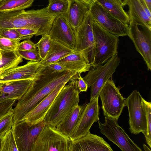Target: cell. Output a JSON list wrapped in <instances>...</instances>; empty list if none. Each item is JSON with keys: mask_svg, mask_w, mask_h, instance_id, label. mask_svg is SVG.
Returning a JSON list of instances; mask_svg holds the SVG:
<instances>
[{"mask_svg": "<svg viewBox=\"0 0 151 151\" xmlns=\"http://www.w3.org/2000/svg\"><path fill=\"white\" fill-rule=\"evenodd\" d=\"M77 72L67 70L36 78L31 86L13 109V124L23 121L24 116L58 86L68 83Z\"/></svg>", "mask_w": 151, "mask_h": 151, "instance_id": "1", "label": "cell"}, {"mask_svg": "<svg viewBox=\"0 0 151 151\" xmlns=\"http://www.w3.org/2000/svg\"><path fill=\"white\" fill-rule=\"evenodd\" d=\"M56 17L49 14L46 7L37 10L0 12V31L9 29L22 28L37 31V36L49 35Z\"/></svg>", "mask_w": 151, "mask_h": 151, "instance_id": "2", "label": "cell"}, {"mask_svg": "<svg viewBox=\"0 0 151 151\" xmlns=\"http://www.w3.org/2000/svg\"><path fill=\"white\" fill-rule=\"evenodd\" d=\"M77 73L70 78L68 83L63 87L55 98L44 119L46 123L56 127L79 105L80 92L77 86Z\"/></svg>", "mask_w": 151, "mask_h": 151, "instance_id": "3", "label": "cell"}, {"mask_svg": "<svg viewBox=\"0 0 151 151\" xmlns=\"http://www.w3.org/2000/svg\"><path fill=\"white\" fill-rule=\"evenodd\" d=\"M93 27L96 45L94 61L91 66L93 67L103 65L118 53L119 39L103 28L93 18Z\"/></svg>", "mask_w": 151, "mask_h": 151, "instance_id": "4", "label": "cell"}, {"mask_svg": "<svg viewBox=\"0 0 151 151\" xmlns=\"http://www.w3.org/2000/svg\"><path fill=\"white\" fill-rule=\"evenodd\" d=\"M71 141L56 127L46 123L35 141L31 151H69Z\"/></svg>", "mask_w": 151, "mask_h": 151, "instance_id": "5", "label": "cell"}, {"mask_svg": "<svg viewBox=\"0 0 151 151\" xmlns=\"http://www.w3.org/2000/svg\"><path fill=\"white\" fill-rule=\"evenodd\" d=\"M120 59L116 54L104 64L93 67L83 78L91 87L90 101L98 96L106 81L111 77L119 65Z\"/></svg>", "mask_w": 151, "mask_h": 151, "instance_id": "6", "label": "cell"}, {"mask_svg": "<svg viewBox=\"0 0 151 151\" xmlns=\"http://www.w3.org/2000/svg\"><path fill=\"white\" fill-rule=\"evenodd\" d=\"M119 89L111 78L106 81L101 91L99 96L105 117L118 120L126 106V99L122 95Z\"/></svg>", "mask_w": 151, "mask_h": 151, "instance_id": "7", "label": "cell"}, {"mask_svg": "<svg viewBox=\"0 0 151 151\" xmlns=\"http://www.w3.org/2000/svg\"><path fill=\"white\" fill-rule=\"evenodd\" d=\"M74 32L75 37L74 51H83L91 66L94 59L96 45L93 17L89 10L81 24Z\"/></svg>", "mask_w": 151, "mask_h": 151, "instance_id": "8", "label": "cell"}, {"mask_svg": "<svg viewBox=\"0 0 151 151\" xmlns=\"http://www.w3.org/2000/svg\"><path fill=\"white\" fill-rule=\"evenodd\" d=\"M88 7L93 18L104 29L118 37L129 36V25L111 14L96 0H93Z\"/></svg>", "mask_w": 151, "mask_h": 151, "instance_id": "9", "label": "cell"}, {"mask_svg": "<svg viewBox=\"0 0 151 151\" xmlns=\"http://www.w3.org/2000/svg\"><path fill=\"white\" fill-rule=\"evenodd\" d=\"M105 117L104 123L98 121L101 133L116 145L122 151H142L119 125L116 119Z\"/></svg>", "mask_w": 151, "mask_h": 151, "instance_id": "10", "label": "cell"}, {"mask_svg": "<svg viewBox=\"0 0 151 151\" xmlns=\"http://www.w3.org/2000/svg\"><path fill=\"white\" fill-rule=\"evenodd\" d=\"M142 97L139 92L134 90L126 99V106L128 109L129 130L132 134H144L147 129L146 112L142 102Z\"/></svg>", "mask_w": 151, "mask_h": 151, "instance_id": "11", "label": "cell"}, {"mask_svg": "<svg viewBox=\"0 0 151 151\" xmlns=\"http://www.w3.org/2000/svg\"><path fill=\"white\" fill-rule=\"evenodd\" d=\"M129 25V37L137 51L142 56L148 70H151V30L139 25L133 20Z\"/></svg>", "mask_w": 151, "mask_h": 151, "instance_id": "12", "label": "cell"}, {"mask_svg": "<svg viewBox=\"0 0 151 151\" xmlns=\"http://www.w3.org/2000/svg\"><path fill=\"white\" fill-rule=\"evenodd\" d=\"M46 123L44 120L35 125H29L22 121L12 127L18 151H31L33 145Z\"/></svg>", "mask_w": 151, "mask_h": 151, "instance_id": "13", "label": "cell"}, {"mask_svg": "<svg viewBox=\"0 0 151 151\" xmlns=\"http://www.w3.org/2000/svg\"><path fill=\"white\" fill-rule=\"evenodd\" d=\"M98 96L86 104L80 118L70 138L71 141L79 139L90 132V129L95 122L99 120L100 106Z\"/></svg>", "mask_w": 151, "mask_h": 151, "instance_id": "14", "label": "cell"}, {"mask_svg": "<svg viewBox=\"0 0 151 151\" xmlns=\"http://www.w3.org/2000/svg\"><path fill=\"white\" fill-rule=\"evenodd\" d=\"M49 35L51 40L74 50L75 37L74 32L63 16L55 17Z\"/></svg>", "mask_w": 151, "mask_h": 151, "instance_id": "15", "label": "cell"}, {"mask_svg": "<svg viewBox=\"0 0 151 151\" xmlns=\"http://www.w3.org/2000/svg\"><path fill=\"white\" fill-rule=\"evenodd\" d=\"M67 83V82H63L58 86L29 112L24 116L23 121H25L29 125L32 126L37 124L44 120L55 98Z\"/></svg>", "mask_w": 151, "mask_h": 151, "instance_id": "16", "label": "cell"}, {"mask_svg": "<svg viewBox=\"0 0 151 151\" xmlns=\"http://www.w3.org/2000/svg\"><path fill=\"white\" fill-rule=\"evenodd\" d=\"M69 151H113L110 145L103 138L96 134H87L71 141Z\"/></svg>", "mask_w": 151, "mask_h": 151, "instance_id": "17", "label": "cell"}, {"mask_svg": "<svg viewBox=\"0 0 151 151\" xmlns=\"http://www.w3.org/2000/svg\"><path fill=\"white\" fill-rule=\"evenodd\" d=\"M34 80L23 79L0 84V102L15 99L18 100L31 86Z\"/></svg>", "mask_w": 151, "mask_h": 151, "instance_id": "18", "label": "cell"}, {"mask_svg": "<svg viewBox=\"0 0 151 151\" xmlns=\"http://www.w3.org/2000/svg\"><path fill=\"white\" fill-rule=\"evenodd\" d=\"M41 64L39 61H29L26 64L18 66L0 77V84L17 80L34 79L36 73Z\"/></svg>", "mask_w": 151, "mask_h": 151, "instance_id": "19", "label": "cell"}, {"mask_svg": "<svg viewBox=\"0 0 151 151\" xmlns=\"http://www.w3.org/2000/svg\"><path fill=\"white\" fill-rule=\"evenodd\" d=\"M68 8L63 16L73 31L81 24L89 11L88 5L80 0H68Z\"/></svg>", "mask_w": 151, "mask_h": 151, "instance_id": "20", "label": "cell"}, {"mask_svg": "<svg viewBox=\"0 0 151 151\" xmlns=\"http://www.w3.org/2000/svg\"><path fill=\"white\" fill-rule=\"evenodd\" d=\"M70 71L82 73L88 71L91 67L83 52L74 51L56 62Z\"/></svg>", "mask_w": 151, "mask_h": 151, "instance_id": "21", "label": "cell"}, {"mask_svg": "<svg viewBox=\"0 0 151 151\" xmlns=\"http://www.w3.org/2000/svg\"><path fill=\"white\" fill-rule=\"evenodd\" d=\"M127 13L130 20L151 30V18L148 15L139 0H128Z\"/></svg>", "mask_w": 151, "mask_h": 151, "instance_id": "22", "label": "cell"}, {"mask_svg": "<svg viewBox=\"0 0 151 151\" xmlns=\"http://www.w3.org/2000/svg\"><path fill=\"white\" fill-rule=\"evenodd\" d=\"M86 104L76 107L56 127L63 134L70 138Z\"/></svg>", "mask_w": 151, "mask_h": 151, "instance_id": "23", "label": "cell"}, {"mask_svg": "<svg viewBox=\"0 0 151 151\" xmlns=\"http://www.w3.org/2000/svg\"><path fill=\"white\" fill-rule=\"evenodd\" d=\"M74 51L59 42L51 40L49 50L45 58L41 60L40 66H45L55 63Z\"/></svg>", "mask_w": 151, "mask_h": 151, "instance_id": "24", "label": "cell"}, {"mask_svg": "<svg viewBox=\"0 0 151 151\" xmlns=\"http://www.w3.org/2000/svg\"><path fill=\"white\" fill-rule=\"evenodd\" d=\"M106 10L115 17L128 24L130 19L118 0H95Z\"/></svg>", "mask_w": 151, "mask_h": 151, "instance_id": "25", "label": "cell"}, {"mask_svg": "<svg viewBox=\"0 0 151 151\" xmlns=\"http://www.w3.org/2000/svg\"><path fill=\"white\" fill-rule=\"evenodd\" d=\"M35 0H0V12L24 10L32 5Z\"/></svg>", "mask_w": 151, "mask_h": 151, "instance_id": "26", "label": "cell"}, {"mask_svg": "<svg viewBox=\"0 0 151 151\" xmlns=\"http://www.w3.org/2000/svg\"><path fill=\"white\" fill-rule=\"evenodd\" d=\"M0 70L14 65H19L23 62L22 58L18 55L16 50L1 52Z\"/></svg>", "mask_w": 151, "mask_h": 151, "instance_id": "27", "label": "cell"}, {"mask_svg": "<svg viewBox=\"0 0 151 151\" xmlns=\"http://www.w3.org/2000/svg\"><path fill=\"white\" fill-rule=\"evenodd\" d=\"M46 7L48 13L55 16H63L66 13L68 6V0H48Z\"/></svg>", "mask_w": 151, "mask_h": 151, "instance_id": "28", "label": "cell"}, {"mask_svg": "<svg viewBox=\"0 0 151 151\" xmlns=\"http://www.w3.org/2000/svg\"><path fill=\"white\" fill-rule=\"evenodd\" d=\"M0 151H18L12 127L2 137Z\"/></svg>", "mask_w": 151, "mask_h": 151, "instance_id": "29", "label": "cell"}, {"mask_svg": "<svg viewBox=\"0 0 151 151\" xmlns=\"http://www.w3.org/2000/svg\"><path fill=\"white\" fill-rule=\"evenodd\" d=\"M67 70L62 65L56 63L45 66H40L36 73L35 78L38 77L50 75Z\"/></svg>", "mask_w": 151, "mask_h": 151, "instance_id": "30", "label": "cell"}, {"mask_svg": "<svg viewBox=\"0 0 151 151\" xmlns=\"http://www.w3.org/2000/svg\"><path fill=\"white\" fill-rule=\"evenodd\" d=\"M142 102L146 114L147 122V129L144 134L146 142L150 148H151V103L146 101L143 98Z\"/></svg>", "mask_w": 151, "mask_h": 151, "instance_id": "31", "label": "cell"}, {"mask_svg": "<svg viewBox=\"0 0 151 151\" xmlns=\"http://www.w3.org/2000/svg\"><path fill=\"white\" fill-rule=\"evenodd\" d=\"M51 45V40L49 35L42 36L38 42L35 44L38 48L40 56L42 60L45 57L50 48Z\"/></svg>", "mask_w": 151, "mask_h": 151, "instance_id": "32", "label": "cell"}, {"mask_svg": "<svg viewBox=\"0 0 151 151\" xmlns=\"http://www.w3.org/2000/svg\"><path fill=\"white\" fill-rule=\"evenodd\" d=\"M13 110L0 119V138L10 129L13 124Z\"/></svg>", "mask_w": 151, "mask_h": 151, "instance_id": "33", "label": "cell"}, {"mask_svg": "<svg viewBox=\"0 0 151 151\" xmlns=\"http://www.w3.org/2000/svg\"><path fill=\"white\" fill-rule=\"evenodd\" d=\"M19 40H13L0 36V51L10 52L17 50Z\"/></svg>", "mask_w": 151, "mask_h": 151, "instance_id": "34", "label": "cell"}, {"mask_svg": "<svg viewBox=\"0 0 151 151\" xmlns=\"http://www.w3.org/2000/svg\"><path fill=\"white\" fill-rule=\"evenodd\" d=\"M18 55L27 60L33 61H39L42 60L37 49L28 51L16 50Z\"/></svg>", "mask_w": 151, "mask_h": 151, "instance_id": "35", "label": "cell"}, {"mask_svg": "<svg viewBox=\"0 0 151 151\" xmlns=\"http://www.w3.org/2000/svg\"><path fill=\"white\" fill-rule=\"evenodd\" d=\"M16 100L11 99L0 102V119L13 110V106Z\"/></svg>", "mask_w": 151, "mask_h": 151, "instance_id": "36", "label": "cell"}, {"mask_svg": "<svg viewBox=\"0 0 151 151\" xmlns=\"http://www.w3.org/2000/svg\"><path fill=\"white\" fill-rule=\"evenodd\" d=\"M0 36L13 40H21V36L16 29H9L0 31Z\"/></svg>", "mask_w": 151, "mask_h": 151, "instance_id": "37", "label": "cell"}, {"mask_svg": "<svg viewBox=\"0 0 151 151\" xmlns=\"http://www.w3.org/2000/svg\"><path fill=\"white\" fill-rule=\"evenodd\" d=\"M16 29L21 36V40L30 39L34 35L37 36V32L33 29L22 28Z\"/></svg>", "mask_w": 151, "mask_h": 151, "instance_id": "38", "label": "cell"}, {"mask_svg": "<svg viewBox=\"0 0 151 151\" xmlns=\"http://www.w3.org/2000/svg\"><path fill=\"white\" fill-rule=\"evenodd\" d=\"M36 49L35 44L30 39H27L19 42L17 46V50L22 51H28Z\"/></svg>", "mask_w": 151, "mask_h": 151, "instance_id": "39", "label": "cell"}, {"mask_svg": "<svg viewBox=\"0 0 151 151\" xmlns=\"http://www.w3.org/2000/svg\"><path fill=\"white\" fill-rule=\"evenodd\" d=\"M76 83L77 88L80 92L87 91L88 88L87 83L81 76V73H76Z\"/></svg>", "mask_w": 151, "mask_h": 151, "instance_id": "40", "label": "cell"}, {"mask_svg": "<svg viewBox=\"0 0 151 151\" xmlns=\"http://www.w3.org/2000/svg\"><path fill=\"white\" fill-rule=\"evenodd\" d=\"M143 7L146 13L149 16V17L151 18V11L149 9L147 5L145 0H139Z\"/></svg>", "mask_w": 151, "mask_h": 151, "instance_id": "41", "label": "cell"}, {"mask_svg": "<svg viewBox=\"0 0 151 151\" xmlns=\"http://www.w3.org/2000/svg\"><path fill=\"white\" fill-rule=\"evenodd\" d=\"M120 4L123 7L125 6L127 4L128 0H118Z\"/></svg>", "mask_w": 151, "mask_h": 151, "instance_id": "42", "label": "cell"}, {"mask_svg": "<svg viewBox=\"0 0 151 151\" xmlns=\"http://www.w3.org/2000/svg\"><path fill=\"white\" fill-rule=\"evenodd\" d=\"M150 11H151V0H145Z\"/></svg>", "mask_w": 151, "mask_h": 151, "instance_id": "43", "label": "cell"}, {"mask_svg": "<svg viewBox=\"0 0 151 151\" xmlns=\"http://www.w3.org/2000/svg\"><path fill=\"white\" fill-rule=\"evenodd\" d=\"M86 4L89 5L93 0H80Z\"/></svg>", "mask_w": 151, "mask_h": 151, "instance_id": "44", "label": "cell"}, {"mask_svg": "<svg viewBox=\"0 0 151 151\" xmlns=\"http://www.w3.org/2000/svg\"><path fill=\"white\" fill-rule=\"evenodd\" d=\"M143 147L145 151H151V150L145 145H143Z\"/></svg>", "mask_w": 151, "mask_h": 151, "instance_id": "45", "label": "cell"}, {"mask_svg": "<svg viewBox=\"0 0 151 151\" xmlns=\"http://www.w3.org/2000/svg\"><path fill=\"white\" fill-rule=\"evenodd\" d=\"M1 138H0V151L1 150Z\"/></svg>", "mask_w": 151, "mask_h": 151, "instance_id": "46", "label": "cell"}, {"mask_svg": "<svg viewBox=\"0 0 151 151\" xmlns=\"http://www.w3.org/2000/svg\"><path fill=\"white\" fill-rule=\"evenodd\" d=\"M1 55V52L0 51V55Z\"/></svg>", "mask_w": 151, "mask_h": 151, "instance_id": "47", "label": "cell"}]
</instances>
